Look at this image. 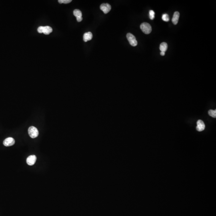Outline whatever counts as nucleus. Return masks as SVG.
Masks as SVG:
<instances>
[{
  "label": "nucleus",
  "instance_id": "obj_7",
  "mask_svg": "<svg viewBox=\"0 0 216 216\" xmlns=\"http://www.w3.org/2000/svg\"><path fill=\"white\" fill-rule=\"evenodd\" d=\"M36 160V157L35 155H32L29 156L27 159V163L30 166L34 165Z\"/></svg>",
  "mask_w": 216,
  "mask_h": 216
},
{
  "label": "nucleus",
  "instance_id": "obj_12",
  "mask_svg": "<svg viewBox=\"0 0 216 216\" xmlns=\"http://www.w3.org/2000/svg\"><path fill=\"white\" fill-rule=\"evenodd\" d=\"M73 14L76 18L82 17L81 11L79 9H75L73 11Z\"/></svg>",
  "mask_w": 216,
  "mask_h": 216
},
{
  "label": "nucleus",
  "instance_id": "obj_1",
  "mask_svg": "<svg viewBox=\"0 0 216 216\" xmlns=\"http://www.w3.org/2000/svg\"><path fill=\"white\" fill-rule=\"evenodd\" d=\"M140 28L141 30L146 34H150L151 32L152 27L151 25L147 22H143L141 24Z\"/></svg>",
  "mask_w": 216,
  "mask_h": 216
},
{
  "label": "nucleus",
  "instance_id": "obj_13",
  "mask_svg": "<svg viewBox=\"0 0 216 216\" xmlns=\"http://www.w3.org/2000/svg\"><path fill=\"white\" fill-rule=\"evenodd\" d=\"M209 114L213 118H216V110H210L209 111Z\"/></svg>",
  "mask_w": 216,
  "mask_h": 216
},
{
  "label": "nucleus",
  "instance_id": "obj_2",
  "mask_svg": "<svg viewBox=\"0 0 216 216\" xmlns=\"http://www.w3.org/2000/svg\"><path fill=\"white\" fill-rule=\"evenodd\" d=\"M28 133L30 136L32 138H35L37 137L39 134L38 129L35 127L33 126H31L29 128Z\"/></svg>",
  "mask_w": 216,
  "mask_h": 216
},
{
  "label": "nucleus",
  "instance_id": "obj_18",
  "mask_svg": "<svg viewBox=\"0 0 216 216\" xmlns=\"http://www.w3.org/2000/svg\"><path fill=\"white\" fill-rule=\"evenodd\" d=\"M160 55L161 56H164L165 55V52H160Z\"/></svg>",
  "mask_w": 216,
  "mask_h": 216
},
{
  "label": "nucleus",
  "instance_id": "obj_5",
  "mask_svg": "<svg viewBox=\"0 0 216 216\" xmlns=\"http://www.w3.org/2000/svg\"><path fill=\"white\" fill-rule=\"evenodd\" d=\"M15 143V140L13 138L9 137L6 138L3 141V144L6 146H10Z\"/></svg>",
  "mask_w": 216,
  "mask_h": 216
},
{
  "label": "nucleus",
  "instance_id": "obj_11",
  "mask_svg": "<svg viewBox=\"0 0 216 216\" xmlns=\"http://www.w3.org/2000/svg\"><path fill=\"white\" fill-rule=\"evenodd\" d=\"M159 48L161 52H165L167 51V43H165V42L162 43L160 45Z\"/></svg>",
  "mask_w": 216,
  "mask_h": 216
},
{
  "label": "nucleus",
  "instance_id": "obj_3",
  "mask_svg": "<svg viewBox=\"0 0 216 216\" xmlns=\"http://www.w3.org/2000/svg\"><path fill=\"white\" fill-rule=\"evenodd\" d=\"M127 38L130 44L133 47L136 46L137 45V41L135 37L133 34L128 33L127 35Z\"/></svg>",
  "mask_w": 216,
  "mask_h": 216
},
{
  "label": "nucleus",
  "instance_id": "obj_9",
  "mask_svg": "<svg viewBox=\"0 0 216 216\" xmlns=\"http://www.w3.org/2000/svg\"><path fill=\"white\" fill-rule=\"evenodd\" d=\"M92 34L91 32H89L84 33L83 35V40L84 42L90 41L92 38Z\"/></svg>",
  "mask_w": 216,
  "mask_h": 216
},
{
  "label": "nucleus",
  "instance_id": "obj_6",
  "mask_svg": "<svg viewBox=\"0 0 216 216\" xmlns=\"http://www.w3.org/2000/svg\"><path fill=\"white\" fill-rule=\"evenodd\" d=\"M205 128V125L204 122L201 120H198V121L197 122V127L196 128L197 130L200 132V131L204 130Z\"/></svg>",
  "mask_w": 216,
  "mask_h": 216
},
{
  "label": "nucleus",
  "instance_id": "obj_14",
  "mask_svg": "<svg viewBox=\"0 0 216 216\" xmlns=\"http://www.w3.org/2000/svg\"><path fill=\"white\" fill-rule=\"evenodd\" d=\"M162 19L164 21L168 22L169 20V16L167 14H163L162 16Z\"/></svg>",
  "mask_w": 216,
  "mask_h": 216
},
{
  "label": "nucleus",
  "instance_id": "obj_8",
  "mask_svg": "<svg viewBox=\"0 0 216 216\" xmlns=\"http://www.w3.org/2000/svg\"><path fill=\"white\" fill-rule=\"evenodd\" d=\"M179 17H180V14L179 12L177 11L174 12L172 19V22L174 25H176L178 23Z\"/></svg>",
  "mask_w": 216,
  "mask_h": 216
},
{
  "label": "nucleus",
  "instance_id": "obj_16",
  "mask_svg": "<svg viewBox=\"0 0 216 216\" xmlns=\"http://www.w3.org/2000/svg\"><path fill=\"white\" fill-rule=\"evenodd\" d=\"M72 1L71 0H59L58 2L59 3L68 4L71 3Z\"/></svg>",
  "mask_w": 216,
  "mask_h": 216
},
{
  "label": "nucleus",
  "instance_id": "obj_4",
  "mask_svg": "<svg viewBox=\"0 0 216 216\" xmlns=\"http://www.w3.org/2000/svg\"><path fill=\"white\" fill-rule=\"evenodd\" d=\"M100 9L101 11L103 12L104 13H108L111 9V6L108 3H103L101 4L100 6Z\"/></svg>",
  "mask_w": 216,
  "mask_h": 216
},
{
  "label": "nucleus",
  "instance_id": "obj_17",
  "mask_svg": "<svg viewBox=\"0 0 216 216\" xmlns=\"http://www.w3.org/2000/svg\"><path fill=\"white\" fill-rule=\"evenodd\" d=\"M43 29L44 27L41 26V27H39L38 28L37 31H38V33H43Z\"/></svg>",
  "mask_w": 216,
  "mask_h": 216
},
{
  "label": "nucleus",
  "instance_id": "obj_15",
  "mask_svg": "<svg viewBox=\"0 0 216 216\" xmlns=\"http://www.w3.org/2000/svg\"><path fill=\"white\" fill-rule=\"evenodd\" d=\"M155 13L154 11H152V10H151L149 11V17L150 19L151 20H153L155 18Z\"/></svg>",
  "mask_w": 216,
  "mask_h": 216
},
{
  "label": "nucleus",
  "instance_id": "obj_10",
  "mask_svg": "<svg viewBox=\"0 0 216 216\" xmlns=\"http://www.w3.org/2000/svg\"><path fill=\"white\" fill-rule=\"evenodd\" d=\"M52 28L49 26L44 27L43 33L45 35H49L52 33Z\"/></svg>",
  "mask_w": 216,
  "mask_h": 216
}]
</instances>
